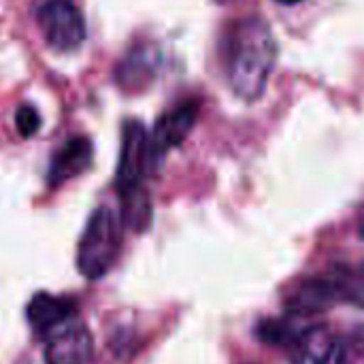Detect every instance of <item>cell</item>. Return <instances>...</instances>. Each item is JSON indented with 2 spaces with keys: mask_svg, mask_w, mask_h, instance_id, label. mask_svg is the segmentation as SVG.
I'll use <instances>...</instances> for the list:
<instances>
[{
  "mask_svg": "<svg viewBox=\"0 0 364 364\" xmlns=\"http://www.w3.org/2000/svg\"><path fill=\"white\" fill-rule=\"evenodd\" d=\"M275 60L277 43L264 19L245 17L228 28L224 66L228 85L239 98L252 102L264 94Z\"/></svg>",
  "mask_w": 364,
  "mask_h": 364,
  "instance_id": "1",
  "label": "cell"
},
{
  "mask_svg": "<svg viewBox=\"0 0 364 364\" xmlns=\"http://www.w3.org/2000/svg\"><path fill=\"white\" fill-rule=\"evenodd\" d=\"M122 245V222L119 215L109 207H98L83 230L79 252H77V267L79 273L87 279L105 277L113 262L117 260Z\"/></svg>",
  "mask_w": 364,
  "mask_h": 364,
  "instance_id": "2",
  "label": "cell"
},
{
  "mask_svg": "<svg viewBox=\"0 0 364 364\" xmlns=\"http://www.w3.org/2000/svg\"><path fill=\"white\" fill-rule=\"evenodd\" d=\"M38 28L58 51H73L85 41V19L73 0H47L36 13Z\"/></svg>",
  "mask_w": 364,
  "mask_h": 364,
  "instance_id": "3",
  "label": "cell"
},
{
  "mask_svg": "<svg viewBox=\"0 0 364 364\" xmlns=\"http://www.w3.org/2000/svg\"><path fill=\"white\" fill-rule=\"evenodd\" d=\"M149 162V134L145 126L136 119L126 122L117 164V188L122 196L143 188V175Z\"/></svg>",
  "mask_w": 364,
  "mask_h": 364,
  "instance_id": "4",
  "label": "cell"
},
{
  "mask_svg": "<svg viewBox=\"0 0 364 364\" xmlns=\"http://www.w3.org/2000/svg\"><path fill=\"white\" fill-rule=\"evenodd\" d=\"M196 117H198V107L194 102H186L173 109L171 113H166L149 136V160L158 162L168 149L181 145L183 139L194 128Z\"/></svg>",
  "mask_w": 364,
  "mask_h": 364,
  "instance_id": "5",
  "label": "cell"
},
{
  "mask_svg": "<svg viewBox=\"0 0 364 364\" xmlns=\"http://www.w3.org/2000/svg\"><path fill=\"white\" fill-rule=\"evenodd\" d=\"M94 356V341L87 328L66 326L49 337L45 348L47 364H90Z\"/></svg>",
  "mask_w": 364,
  "mask_h": 364,
  "instance_id": "6",
  "label": "cell"
},
{
  "mask_svg": "<svg viewBox=\"0 0 364 364\" xmlns=\"http://www.w3.org/2000/svg\"><path fill=\"white\" fill-rule=\"evenodd\" d=\"M158 64H160V55H158L156 47L149 43H139L119 62V66L115 70V79L122 90L141 92L154 81Z\"/></svg>",
  "mask_w": 364,
  "mask_h": 364,
  "instance_id": "7",
  "label": "cell"
},
{
  "mask_svg": "<svg viewBox=\"0 0 364 364\" xmlns=\"http://www.w3.org/2000/svg\"><path fill=\"white\" fill-rule=\"evenodd\" d=\"M337 301L339 299L335 294V288H333L328 275L322 273L318 277H309V279L301 282L294 288V292L288 296V314L299 316V318H309V316L326 311Z\"/></svg>",
  "mask_w": 364,
  "mask_h": 364,
  "instance_id": "8",
  "label": "cell"
},
{
  "mask_svg": "<svg viewBox=\"0 0 364 364\" xmlns=\"http://www.w3.org/2000/svg\"><path fill=\"white\" fill-rule=\"evenodd\" d=\"M75 316V303L51 294H36L26 309L28 324L38 337H51Z\"/></svg>",
  "mask_w": 364,
  "mask_h": 364,
  "instance_id": "9",
  "label": "cell"
},
{
  "mask_svg": "<svg viewBox=\"0 0 364 364\" xmlns=\"http://www.w3.org/2000/svg\"><path fill=\"white\" fill-rule=\"evenodd\" d=\"M94 147L87 136H75L66 141L53 156L49 166V183L60 186L62 181H68L73 177H79L85 173L92 164Z\"/></svg>",
  "mask_w": 364,
  "mask_h": 364,
  "instance_id": "10",
  "label": "cell"
},
{
  "mask_svg": "<svg viewBox=\"0 0 364 364\" xmlns=\"http://www.w3.org/2000/svg\"><path fill=\"white\" fill-rule=\"evenodd\" d=\"M337 343L326 326H314L292 346V364H328Z\"/></svg>",
  "mask_w": 364,
  "mask_h": 364,
  "instance_id": "11",
  "label": "cell"
},
{
  "mask_svg": "<svg viewBox=\"0 0 364 364\" xmlns=\"http://www.w3.org/2000/svg\"><path fill=\"white\" fill-rule=\"evenodd\" d=\"M339 301L364 309V262L360 264H335L326 271Z\"/></svg>",
  "mask_w": 364,
  "mask_h": 364,
  "instance_id": "12",
  "label": "cell"
},
{
  "mask_svg": "<svg viewBox=\"0 0 364 364\" xmlns=\"http://www.w3.org/2000/svg\"><path fill=\"white\" fill-rule=\"evenodd\" d=\"M303 318L299 316H292L288 314L286 318H273V320H264L258 324L256 328V335L260 341L269 343V346H279V348H286V346H294L303 333L307 331L301 322Z\"/></svg>",
  "mask_w": 364,
  "mask_h": 364,
  "instance_id": "13",
  "label": "cell"
},
{
  "mask_svg": "<svg viewBox=\"0 0 364 364\" xmlns=\"http://www.w3.org/2000/svg\"><path fill=\"white\" fill-rule=\"evenodd\" d=\"M335 364H364V328H356L339 339Z\"/></svg>",
  "mask_w": 364,
  "mask_h": 364,
  "instance_id": "14",
  "label": "cell"
},
{
  "mask_svg": "<svg viewBox=\"0 0 364 364\" xmlns=\"http://www.w3.org/2000/svg\"><path fill=\"white\" fill-rule=\"evenodd\" d=\"M15 126L21 136H32L41 128V115L32 105H21L15 113Z\"/></svg>",
  "mask_w": 364,
  "mask_h": 364,
  "instance_id": "15",
  "label": "cell"
},
{
  "mask_svg": "<svg viewBox=\"0 0 364 364\" xmlns=\"http://www.w3.org/2000/svg\"><path fill=\"white\" fill-rule=\"evenodd\" d=\"M358 235H360V239L364 241V213L363 218H360V224H358Z\"/></svg>",
  "mask_w": 364,
  "mask_h": 364,
  "instance_id": "16",
  "label": "cell"
},
{
  "mask_svg": "<svg viewBox=\"0 0 364 364\" xmlns=\"http://www.w3.org/2000/svg\"><path fill=\"white\" fill-rule=\"evenodd\" d=\"M277 2H282V4H296V2H301V0H277Z\"/></svg>",
  "mask_w": 364,
  "mask_h": 364,
  "instance_id": "17",
  "label": "cell"
}]
</instances>
